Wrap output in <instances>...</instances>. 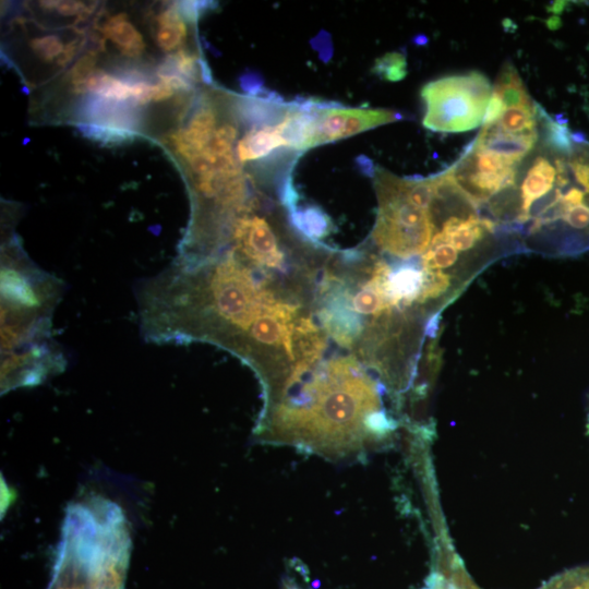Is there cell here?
I'll return each mask as SVG.
<instances>
[{
  "label": "cell",
  "instance_id": "19",
  "mask_svg": "<svg viewBox=\"0 0 589 589\" xmlns=\"http://www.w3.org/2000/svg\"><path fill=\"white\" fill-rule=\"evenodd\" d=\"M431 589H479L467 576L464 568L454 561L450 568L437 573Z\"/></svg>",
  "mask_w": 589,
  "mask_h": 589
},
{
  "label": "cell",
  "instance_id": "12",
  "mask_svg": "<svg viewBox=\"0 0 589 589\" xmlns=\"http://www.w3.org/2000/svg\"><path fill=\"white\" fill-rule=\"evenodd\" d=\"M103 33L128 57H139L145 49L142 34L125 14L112 15L104 25Z\"/></svg>",
  "mask_w": 589,
  "mask_h": 589
},
{
  "label": "cell",
  "instance_id": "7",
  "mask_svg": "<svg viewBox=\"0 0 589 589\" xmlns=\"http://www.w3.org/2000/svg\"><path fill=\"white\" fill-rule=\"evenodd\" d=\"M311 106L313 129L310 148L401 119L399 113L386 109L347 108L321 100H311Z\"/></svg>",
  "mask_w": 589,
  "mask_h": 589
},
{
  "label": "cell",
  "instance_id": "10",
  "mask_svg": "<svg viewBox=\"0 0 589 589\" xmlns=\"http://www.w3.org/2000/svg\"><path fill=\"white\" fill-rule=\"evenodd\" d=\"M495 231V223L480 218L476 214L468 216H448L436 231L441 239L450 243L457 251L466 252L474 248L488 233Z\"/></svg>",
  "mask_w": 589,
  "mask_h": 589
},
{
  "label": "cell",
  "instance_id": "21",
  "mask_svg": "<svg viewBox=\"0 0 589 589\" xmlns=\"http://www.w3.org/2000/svg\"><path fill=\"white\" fill-rule=\"evenodd\" d=\"M31 49L43 61H52L63 51V46L56 35H46L31 40Z\"/></svg>",
  "mask_w": 589,
  "mask_h": 589
},
{
  "label": "cell",
  "instance_id": "3",
  "mask_svg": "<svg viewBox=\"0 0 589 589\" xmlns=\"http://www.w3.org/2000/svg\"><path fill=\"white\" fill-rule=\"evenodd\" d=\"M56 284L28 262L2 265V352H25L48 345L43 340L56 303Z\"/></svg>",
  "mask_w": 589,
  "mask_h": 589
},
{
  "label": "cell",
  "instance_id": "20",
  "mask_svg": "<svg viewBox=\"0 0 589 589\" xmlns=\"http://www.w3.org/2000/svg\"><path fill=\"white\" fill-rule=\"evenodd\" d=\"M569 154L568 167L576 181L589 192V143H577Z\"/></svg>",
  "mask_w": 589,
  "mask_h": 589
},
{
  "label": "cell",
  "instance_id": "18",
  "mask_svg": "<svg viewBox=\"0 0 589 589\" xmlns=\"http://www.w3.org/2000/svg\"><path fill=\"white\" fill-rule=\"evenodd\" d=\"M539 589H589V566L567 569Z\"/></svg>",
  "mask_w": 589,
  "mask_h": 589
},
{
  "label": "cell",
  "instance_id": "24",
  "mask_svg": "<svg viewBox=\"0 0 589 589\" xmlns=\"http://www.w3.org/2000/svg\"><path fill=\"white\" fill-rule=\"evenodd\" d=\"M505 110H506V107L503 100L501 99V97L497 94L492 92V95L490 97V100L485 110V115L482 121L483 125H490L496 122L502 117Z\"/></svg>",
  "mask_w": 589,
  "mask_h": 589
},
{
  "label": "cell",
  "instance_id": "5",
  "mask_svg": "<svg viewBox=\"0 0 589 589\" xmlns=\"http://www.w3.org/2000/svg\"><path fill=\"white\" fill-rule=\"evenodd\" d=\"M48 589H123L130 548L89 530L63 532Z\"/></svg>",
  "mask_w": 589,
  "mask_h": 589
},
{
  "label": "cell",
  "instance_id": "26",
  "mask_svg": "<svg viewBox=\"0 0 589 589\" xmlns=\"http://www.w3.org/2000/svg\"><path fill=\"white\" fill-rule=\"evenodd\" d=\"M84 9V4L80 1H59L56 10L61 15L65 16H72L80 12H82Z\"/></svg>",
  "mask_w": 589,
  "mask_h": 589
},
{
  "label": "cell",
  "instance_id": "28",
  "mask_svg": "<svg viewBox=\"0 0 589 589\" xmlns=\"http://www.w3.org/2000/svg\"><path fill=\"white\" fill-rule=\"evenodd\" d=\"M75 44L71 43L67 47H64L62 53L59 56L57 62L59 65H65L74 56L75 52Z\"/></svg>",
  "mask_w": 589,
  "mask_h": 589
},
{
  "label": "cell",
  "instance_id": "2",
  "mask_svg": "<svg viewBox=\"0 0 589 589\" xmlns=\"http://www.w3.org/2000/svg\"><path fill=\"white\" fill-rule=\"evenodd\" d=\"M384 392L357 357L332 349L263 409L259 434L327 456L357 454L384 443L398 426L384 408Z\"/></svg>",
  "mask_w": 589,
  "mask_h": 589
},
{
  "label": "cell",
  "instance_id": "23",
  "mask_svg": "<svg viewBox=\"0 0 589 589\" xmlns=\"http://www.w3.org/2000/svg\"><path fill=\"white\" fill-rule=\"evenodd\" d=\"M172 64L178 74L183 77L196 76V57L185 50H178L172 58Z\"/></svg>",
  "mask_w": 589,
  "mask_h": 589
},
{
  "label": "cell",
  "instance_id": "15",
  "mask_svg": "<svg viewBox=\"0 0 589 589\" xmlns=\"http://www.w3.org/2000/svg\"><path fill=\"white\" fill-rule=\"evenodd\" d=\"M490 127L507 134L534 131L537 130V109L534 106L507 108L502 117Z\"/></svg>",
  "mask_w": 589,
  "mask_h": 589
},
{
  "label": "cell",
  "instance_id": "27",
  "mask_svg": "<svg viewBox=\"0 0 589 589\" xmlns=\"http://www.w3.org/2000/svg\"><path fill=\"white\" fill-rule=\"evenodd\" d=\"M175 93V89L168 85L165 81L160 80L154 84L153 100L160 101L169 99Z\"/></svg>",
  "mask_w": 589,
  "mask_h": 589
},
{
  "label": "cell",
  "instance_id": "22",
  "mask_svg": "<svg viewBox=\"0 0 589 589\" xmlns=\"http://www.w3.org/2000/svg\"><path fill=\"white\" fill-rule=\"evenodd\" d=\"M96 64V57L94 53H87L80 58L70 71V82L77 89H82L83 85L94 73V67Z\"/></svg>",
  "mask_w": 589,
  "mask_h": 589
},
{
  "label": "cell",
  "instance_id": "17",
  "mask_svg": "<svg viewBox=\"0 0 589 589\" xmlns=\"http://www.w3.org/2000/svg\"><path fill=\"white\" fill-rule=\"evenodd\" d=\"M372 72L385 81L398 82L407 74L406 57L397 51L388 52L375 61Z\"/></svg>",
  "mask_w": 589,
  "mask_h": 589
},
{
  "label": "cell",
  "instance_id": "14",
  "mask_svg": "<svg viewBox=\"0 0 589 589\" xmlns=\"http://www.w3.org/2000/svg\"><path fill=\"white\" fill-rule=\"evenodd\" d=\"M156 40L164 50L179 48L188 36V27L177 7L164 11L157 19Z\"/></svg>",
  "mask_w": 589,
  "mask_h": 589
},
{
  "label": "cell",
  "instance_id": "4",
  "mask_svg": "<svg viewBox=\"0 0 589 589\" xmlns=\"http://www.w3.org/2000/svg\"><path fill=\"white\" fill-rule=\"evenodd\" d=\"M378 207L371 242L390 261H418L436 232L431 208L414 204L408 194L407 179L385 169L374 171Z\"/></svg>",
  "mask_w": 589,
  "mask_h": 589
},
{
  "label": "cell",
  "instance_id": "13",
  "mask_svg": "<svg viewBox=\"0 0 589 589\" xmlns=\"http://www.w3.org/2000/svg\"><path fill=\"white\" fill-rule=\"evenodd\" d=\"M492 92L501 97L507 108L534 106L512 63H506L502 68Z\"/></svg>",
  "mask_w": 589,
  "mask_h": 589
},
{
  "label": "cell",
  "instance_id": "1",
  "mask_svg": "<svg viewBox=\"0 0 589 589\" xmlns=\"http://www.w3.org/2000/svg\"><path fill=\"white\" fill-rule=\"evenodd\" d=\"M318 280L263 271L225 250L182 257L137 291L144 336L224 348L254 370L264 394L275 393L325 346L315 310Z\"/></svg>",
  "mask_w": 589,
  "mask_h": 589
},
{
  "label": "cell",
  "instance_id": "16",
  "mask_svg": "<svg viewBox=\"0 0 589 589\" xmlns=\"http://www.w3.org/2000/svg\"><path fill=\"white\" fill-rule=\"evenodd\" d=\"M85 87L110 101H124L132 97L130 84L100 71L93 73Z\"/></svg>",
  "mask_w": 589,
  "mask_h": 589
},
{
  "label": "cell",
  "instance_id": "9",
  "mask_svg": "<svg viewBox=\"0 0 589 589\" xmlns=\"http://www.w3.org/2000/svg\"><path fill=\"white\" fill-rule=\"evenodd\" d=\"M558 169L544 157L534 159L520 187V207L517 221L524 224L531 218L532 204L556 187ZM557 188V187H556Z\"/></svg>",
  "mask_w": 589,
  "mask_h": 589
},
{
  "label": "cell",
  "instance_id": "29",
  "mask_svg": "<svg viewBox=\"0 0 589 589\" xmlns=\"http://www.w3.org/2000/svg\"><path fill=\"white\" fill-rule=\"evenodd\" d=\"M588 430H589V412H588Z\"/></svg>",
  "mask_w": 589,
  "mask_h": 589
},
{
  "label": "cell",
  "instance_id": "25",
  "mask_svg": "<svg viewBox=\"0 0 589 589\" xmlns=\"http://www.w3.org/2000/svg\"><path fill=\"white\" fill-rule=\"evenodd\" d=\"M132 98L137 105H145L153 100L154 85L144 81L134 82L131 85Z\"/></svg>",
  "mask_w": 589,
  "mask_h": 589
},
{
  "label": "cell",
  "instance_id": "8",
  "mask_svg": "<svg viewBox=\"0 0 589 589\" xmlns=\"http://www.w3.org/2000/svg\"><path fill=\"white\" fill-rule=\"evenodd\" d=\"M236 151L240 164L274 160L276 152H294L286 135L285 116L277 122L254 124L238 141Z\"/></svg>",
  "mask_w": 589,
  "mask_h": 589
},
{
  "label": "cell",
  "instance_id": "11",
  "mask_svg": "<svg viewBox=\"0 0 589 589\" xmlns=\"http://www.w3.org/2000/svg\"><path fill=\"white\" fill-rule=\"evenodd\" d=\"M537 140L538 130L521 134H507L498 132L490 125H485L472 145L481 149L522 160L533 148Z\"/></svg>",
  "mask_w": 589,
  "mask_h": 589
},
{
  "label": "cell",
  "instance_id": "6",
  "mask_svg": "<svg viewBox=\"0 0 589 589\" xmlns=\"http://www.w3.org/2000/svg\"><path fill=\"white\" fill-rule=\"evenodd\" d=\"M492 95L489 80L478 71L449 75L426 83L423 127L434 132H465L482 121Z\"/></svg>",
  "mask_w": 589,
  "mask_h": 589
}]
</instances>
